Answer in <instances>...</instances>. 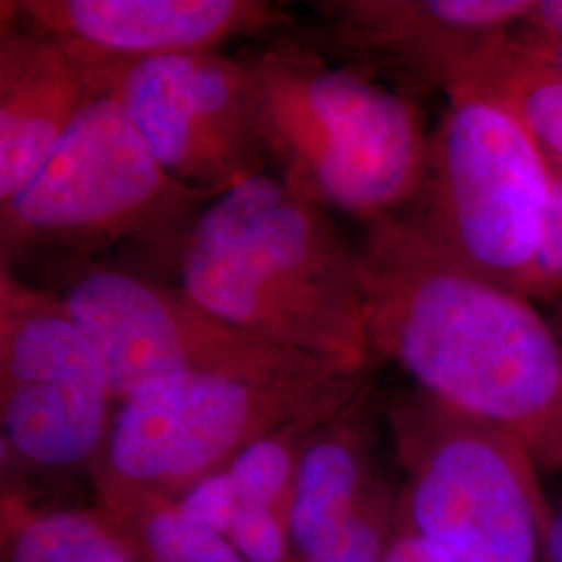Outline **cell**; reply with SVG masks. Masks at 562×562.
Returning <instances> with one entry per match:
<instances>
[{
    "label": "cell",
    "instance_id": "obj_1",
    "mask_svg": "<svg viewBox=\"0 0 562 562\" xmlns=\"http://www.w3.org/2000/svg\"><path fill=\"white\" fill-rule=\"evenodd\" d=\"M359 265L373 355L562 471V340L536 302L450 261L402 215L364 225Z\"/></svg>",
    "mask_w": 562,
    "mask_h": 562
},
{
    "label": "cell",
    "instance_id": "obj_2",
    "mask_svg": "<svg viewBox=\"0 0 562 562\" xmlns=\"http://www.w3.org/2000/svg\"><path fill=\"white\" fill-rule=\"evenodd\" d=\"M173 281L262 340L359 373L375 357L359 244L271 171L202 209L181 244Z\"/></svg>",
    "mask_w": 562,
    "mask_h": 562
},
{
    "label": "cell",
    "instance_id": "obj_3",
    "mask_svg": "<svg viewBox=\"0 0 562 562\" xmlns=\"http://www.w3.org/2000/svg\"><path fill=\"white\" fill-rule=\"evenodd\" d=\"M240 57L269 171L292 192L364 225L411 206L429 140L411 94L325 57L294 30Z\"/></svg>",
    "mask_w": 562,
    "mask_h": 562
},
{
    "label": "cell",
    "instance_id": "obj_4",
    "mask_svg": "<svg viewBox=\"0 0 562 562\" xmlns=\"http://www.w3.org/2000/svg\"><path fill=\"white\" fill-rule=\"evenodd\" d=\"M211 192L171 178L109 92L0 202V269L20 278L104 262L169 280Z\"/></svg>",
    "mask_w": 562,
    "mask_h": 562
},
{
    "label": "cell",
    "instance_id": "obj_5",
    "mask_svg": "<svg viewBox=\"0 0 562 562\" xmlns=\"http://www.w3.org/2000/svg\"><path fill=\"white\" fill-rule=\"evenodd\" d=\"M387 413L406 475L398 533L450 562H542L548 496L521 442L423 390Z\"/></svg>",
    "mask_w": 562,
    "mask_h": 562
},
{
    "label": "cell",
    "instance_id": "obj_6",
    "mask_svg": "<svg viewBox=\"0 0 562 562\" xmlns=\"http://www.w3.org/2000/svg\"><path fill=\"white\" fill-rule=\"evenodd\" d=\"M362 375L304 383L178 375L146 383L115 411L99 461L104 496L123 508L161 506L285 425L338 411L364 387Z\"/></svg>",
    "mask_w": 562,
    "mask_h": 562
},
{
    "label": "cell",
    "instance_id": "obj_7",
    "mask_svg": "<svg viewBox=\"0 0 562 562\" xmlns=\"http://www.w3.org/2000/svg\"><path fill=\"white\" fill-rule=\"evenodd\" d=\"M23 280L63 302L97 348L117 402L178 375L304 383L359 373L241 331L173 280L104 262L63 265Z\"/></svg>",
    "mask_w": 562,
    "mask_h": 562
},
{
    "label": "cell",
    "instance_id": "obj_8",
    "mask_svg": "<svg viewBox=\"0 0 562 562\" xmlns=\"http://www.w3.org/2000/svg\"><path fill=\"white\" fill-rule=\"evenodd\" d=\"M550 165L494 102L450 97L429 130L422 186L402 213L452 262L521 290L542 236Z\"/></svg>",
    "mask_w": 562,
    "mask_h": 562
},
{
    "label": "cell",
    "instance_id": "obj_9",
    "mask_svg": "<svg viewBox=\"0 0 562 562\" xmlns=\"http://www.w3.org/2000/svg\"><path fill=\"white\" fill-rule=\"evenodd\" d=\"M115 394L92 341L48 290L0 269L2 442L38 469L101 461Z\"/></svg>",
    "mask_w": 562,
    "mask_h": 562
},
{
    "label": "cell",
    "instance_id": "obj_10",
    "mask_svg": "<svg viewBox=\"0 0 562 562\" xmlns=\"http://www.w3.org/2000/svg\"><path fill=\"white\" fill-rule=\"evenodd\" d=\"M106 92L155 161L186 186L220 196L269 171L241 57L183 53L106 59Z\"/></svg>",
    "mask_w": 562,
    "mask_h": 562
},
{
    "label": "cell",
    "instance_id": "obj_11",
    "mask_svg": "<svg viewBox=\"0 0 562 562\" xmlns=\"http://www.w3.org/2000/svg\"><path fill=\"white\" fill-rule=\"evenodd\" d=\"M531 0H322L296 36L325 57L415 97L448 94L501 46Z\"/></svg>",
    "mask_w": 562,
    "mask_h": 562
},
{
    "label": "cell",
    "instance_id": "obj_12",
    "mask_svg": "<svg viewBox=\"0 0 562 562\" xmlns=\"http://www.w3.org/2000/svg\"><path fill=\"white\" fill-rule=\"evenodd\" d=\"M2 18L71 42L106 59L220 53L234 41H267L296 30L265 0H2Z\"/></svg>",
    "mask_w": 562,
    "mask_h": 562
},
{
    "label": "cell",
    "instance_id": "obj_13",
    "mask_svg": "<svg viewBox=\"0 0 562 562\" xmlns=\"http://www.w3.org/2000/svg\"><path fill=\"white\" fill-rule=\"evenodd\" d=\"M367 390L317 427L288 494V533L306 562H380L382 494L371 480Z\"/></svg>",
    "mask_w": 562,
    "mask_h": 562
},
{
    "label": "cell",
    "instance_id": "obj_14",
    "mask_svg": "<svg viewBox=\"0 0 562 562\" xmlns=\"http://www.w3.org/2000/svg\"><path fill=\"white\" fill-rule=\"evenodd\" d=\"M106 92V59L0 21V202L30 180L81 111Z\"/></svg>",
    "mask_w": 562,
    "mask_h": 562
},
{
    "label": "cell",
    "instance_id": "obj_15",
    "mask_svg": "<svg viewBox=\"0 0 562 562\" xmlns=\"http://www.w3.org/2000/svg\"><path fill=\"white\" fill-rule=\"evenodd\" d=\"M508 38L485 55L446 99L473 97L498 104L521 123L548 165L562 169V76L521 57Z\"/></svg>",
    "mask_w": 562,
    "mask_h": 562
},
{
    "label": "cell",
    "instance_id": "obj_16",
    "mask_svg": "<svg viewBox=\"0 0 562 562\" xmlns=\"http://www.w3.org/2000/svg\"><path fill=\"white\" fill-rule=\"evenodd\" d=\"M9 562H132L120 540L80 513H50L25 522Z\"/></svg>",
    "mask_w": 562,
    "mask_h": 562
},
{
    "label": "cell",
    "instance_id": "obj_17",
    "mask_svg": "<svg viewBox=\"0 0 562 562\" xmlns=\"http://www.w3.org/2000/svg\"><path fill=\"white\" fill-rule=\"evenodd\" d=\"M144 525V546L155 562H246L222 531L183 515L173 504Z\"/></svg>",
    "mask_w": 562,
    "mask_h": 562
},
{
    "label": "cell",
    "instance_id": "obj_18",
    "mask_svg": "<svg viewBox=\"0 0 562 562\" xmlns=\"http://www.w3.org/2000/svg\"><path fill=\"white\" fill-rule=\"evenodd\" d=\"M519 294L531 302H559L562 299V169L550 167L542 236Z\"/></svg>",
    "mask_w": 562,
    "mask_h": 562
},
{
    "label": "cell",
    "instance_id": "obj_19",
    "mask_svg": "<svg viewBox=\"0 0 562 562\" xmlns=\"http://www.w3.org/2000/svg\"><path fill=\"white\" fill-rule=\"evenodd\" d=\"M508 42L525 59L562 76V0L536 2Z\"/></svg>",
    "mask_w": 562,
    "mask_h": 562
},
{
    "label": "cell",
    "instance_id": "obj_20",
    "mask_svg": "<svg viewBox=\"0 0 562 562\" xmlns=\"http://www.w3.org/2000/svg\"><path fill=\"white\" fill-rule=\"evenodd\" d=\"M225 538L246 562L283 561L285 542L273 510H259L240 504L225 529Z\"/></svg>",
    "mask_w": 562,
    "mask_h": 562
},
{
    "label": "cell",
    "instance_id": "obj_21",
    "mask_svg": "<svg viewBox=\"0 0 562 562\" xmlns=\"http://www.w3.org/2000/svg\"><path fill=\"white\" fill-rule=\"evenodd\" d=\"M173 506L183 515L204 522L225 536V529L232 521L236 508L240 506V501L229 473L223 467L222 471L188 487Z\"/></svg>",
    "mask_w": 562,
    "mask_h": 562
},
{
    "label": "cell",
    "instance_id": "obj_22",
    "mask_svg": "<svg viewBox=\"0 0 562 562\" xmlns=\"http://www.w3.org/2000/svg\"><path fill=\"white\" fill-rule=\"evenodd\" d=\"M380 562H450L434 543L413 533H398Z\"/></svg>",
    "mask_w": 562,
    "mask_h": 562
},
{
    "label": "cell",
    "instance_id": "obj_23",
    "mask_svg": "<svg viewBox=\"0 0 562 562\" xmlns=\"http://www.w3.org/2000/svg\"><path fill=\"white\" fill-rule=\"evenodd\" d=\"M542 562H562V494L548 498L543 522Z\"/></svg>",
    "mask_w": 562,
    "mask_h": 562
}]
</instances>
